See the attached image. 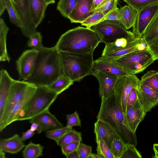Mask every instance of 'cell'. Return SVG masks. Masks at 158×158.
<instances>
[{"label": "cell", "mask_w": 158, "mask_h": 158, "mask_svg": "<svg viewBox=\"0 0 158 158\" xmlns=\"http://www.w3.org/2000/svg\"><path fill=\"white\" fill-rule=\"evenodd\" d=\"M9 28L3 19H0V61L9 62L10 58L8 54L6 44L7 35Z\"/></svg>", "instance_id": "obj_26"}, {"label": "cell", "mask_w": 158, "mask_h": 158, "mask_svg": "<svg viewBox=\"0 0 158 158\" xmlns=\"http://www.w3.org/2000/svg\"><path fill=\"white\" fill-rule=\"evenodd\" d=\"M30 84L23 81L14 80L10 87L6 100L4 113L0 119V131L5 128L7 118L15 106L23 98Z\"/></svg>", "instance_id": "obj_10"}, {"label": "cell", "mask_w": 158, "mask_h": 158, "mask_svg": "<svg viewBox=\"0 0 158 158\" xmlns=\"http://www.w3.org/2000/svg\"><path fill=\"white\" fill-rule=\"evenodd\" d=\"M30 129L33 131H36L38 134L41 133L43 131V129L41 127L39 124L34 123L31 124Z\"/></svg>", "instance_id": "obj_50"}, {"label": "cell", "mask_w": 158, "mask_h": 158, "mask_svg": "<svg viewBox=\"0 0 158 158\" xmlns=\"http://www.w3.org/2000/svg\"><path fill=\"white\" fill-rule=\"evenodd\" d=\"M65 156L67 158H80L77 150L71 152Z\"/></svg>", "instance_id": "obj_51"}, {"label": "cell", "mask_w": 158, "mask_h": 158, "mask_svg": "<svg viewBox=\"0 0 158 158\" xmlns=\"http://www.w3.org/2000/svg\"><path fill=\"white\" fill-rule=\"evenodd\" d=\"M158 12V3L148 6L138 11L132 32L136 37H142L147 27Z\"/></svg>", "instance_id": "obj_13"}, {"label": "cell", "mask_w": 158, "mask_h": 158, "mask_svg": "<svg viewBox=\"0 0 158 158\" xmlns=\"http://www.w3.org/2000/svg\"><path fill=\"white\" fill-rule=\"evenodd\" d=\"M127 149L126 144L121 139H114L111 144L110 150L114 158H121Z\"/></svg>", "instance_id": "obj_34"}, {"label": "cell", "mask_w": 158, "mask_h": 158, "mask_svg": "<svg viewBox=\"0 0 158 158\" xmlns=\"http://www.w3.org/2000/svg\"><path fill=\"white\" fill-rule=\"evenodd\" d=\"M96 140L97 155L98 158H114L110 149L102 139L96 135Z\"/></svg>", "instance_id": "obj_33"}, {"label": "cell", "mask_w": 158, "mask_h": 158, "mask_svg": "<svg viewBox=\"0 0 158 158\" xmlns=\"http://www.w3.org/2000/svg\"><path fill=\"white\" fill-rule=\"evenodd\" d=\"M89 158H98V157L97 156V154H95L92 153V154H91V155Z\"/></svg>", "instance_id": "obj_56"}, {"label": "cell", "mask_w": 158, "mask_h": 158, "mask_svg": "<svg viewBox=\"0 0 158 158\" xmlns=\"http://www.w3.org/2000/svg\"><path fill=\"white\" fill-rule=\"evenodd\" d=\"M77 0H59L56 9L64 17L69 18L74 8Z\"/></svg>", "instance_id": "obj_32"}, {"label": "cell", "mask_w": 158, "mask_h": 158, "mask_svg": "<svg viewBox=\"0 0 158 158\" xmlns=\"http://www.w3.org/2000/svg\"><path fill=\"white\" fill-rule=\"evenodd\" d=\"M141 87L140 80L135 74H129L120 78L114 87V95L123 113L126 114L129 95L134 88Z\"/></svg>", "instance_id": "obj_9"}, {"label": "cell", "mask_w": 158, "mask_h": 158, "mask_svg": "<svg viewBox=\"0 0 158 158\" xmlns=\"http://www.w3.org/2000/svg\"><path fill=\"white\" fill-rule=\"evenodd\" d=\"M8 12L10 22L20 29L22 24L20 20L14 9L10 0H3Z\"/></svg>", "instance_id": "obj_37"}, {"label": "cell", "mask_w": 158, "mask_h": 158, "mask_svg": "<svg viewBox=\"0 0 158 158\" xmlns=\"http://www.w3.org/2000/svg\"><path fill=\"white\" fill-rule=\"evenodd\" d=\"M141 84L147 85L158 93V71H148L140 80Z\"/></svg>", "instance_id": "obj_30"}, {"label": "cell", "mask_w": 158, "mask_h": 158, "mask_svg": "<svg viewBox=\"0 0 158 158\" xmlns=\"http://www.w3.org/2000/svg\"><path fill=\"white\" fill-rule=\"evenodd\" d=\"M44 1L48 5L54 3L55 2V0H44Z\"/></svg>", "instance_id": "obj_55"}, {"label": "cell", "mask_w": 158, "mask_h": 158, "mask_svg": "<svg viewBox=\"0 0 158 158\" xmlns=\"http://www.w3.org/2000/svg\"><path fill=\"white\" fill-rule=\"evenodd\" d=\"M5 152L0 149V158H5Z\"/></svg>", "instance_id": "obj_54"}, {"label": "cell", "mask_w": 158, "mask_h": 158, "mask_svg": "<svg viewBox=\"0 0 158 158\" xmlns=\"http://www.w3.org/2000/svg\"><path fill=\"white\" fill-rule=\"evenodd\" d=\"M158 37V12L151 21L141 38L148 46Z\"/></svg>", "instance_id": "obj_27"}, {"label": "cell", "mask_w": 158, "mask_h": 158, "mask_svg": "<svg viewBox=\"0 0 158 158\" xmlns=\"http://www.w3.org/2000/svg\"><path fill=\"white\" fill-rule=\"evenodd\" d=\"M25 146L23 141L17 134L11 137L0 140V149L11 154L17 153Z\"/></svg>", "instance_id": "obj_24"}, {"label": "cell", "mask_w": 158, "mask_h": 158, "mask_svg": "<svg viewBox=\"0 0 158 158\" xmlns=\"http://www.w3.org/2000/svg\"><path fill=\"white\" fill-rule=\"evenodd\" d=\"M90 28L98 34L101 42L105 44L113 43L123 38L136 37L132 32L126 29L119 21H102Z\"/></svg>", "instance_id": "obj_7"}, {"label": "cell", "mask_w": 158, "mask_h": 158, "mask_svg": "<svg viewBox=\"0 0 158 158\" xmlns=\"http://www.w3.org/2000/svg\"><path fill=\"white\" fill-rule=\"evenodd\" d=\"M104 1V0H93L91 12L94 13Z\"/></svg>", "instance_id": "obj_49"}, {"label": "cell", "mask_w": 158, "mask_h": 158, "mask_svg": "<svg viewBox=\"0 0 158 158\" xmlns=\"http://www.w3.org/2000/svg\"><path fill=\"white\" fill-rule=\"evenodd\" d=\"M29 122L31 124L35 123L39 124L42 128L43 131L64 127L63 124L49 110L35 116L30 120Z\"/></svg>", "instance_id": "obj_21"}, {"label": "cell", "mask_w": 158, "mask_h": 158, "mask_svg": "<svg viewBox=\"0 0 158 158\" xmlns=\"http://www.w3.org/2000/svg\"><path fill=\"white\" fill-rule=\"evenodd\" d=\"M128 5L139 11L149 6L158 3V0H123Z\"/></svg>", "instance_id": "obj_35"}, {"label": "cell", "mask_w": 158, "mask_h": 158, "mask_svg": "<svg viewBox=\"0 0 158 158\" xmlns=\"http://www.w3.org/2000/svg\"><path fill=\"white\" fill-rule=\"evenodd\" d=\"M62 75L74 81L93 75V52L73 53L59 52Z\"/></svg>", "instance_id": "obj_4"}, {"label": "cell", "mask_w": 158, "mask_h": 158, "mask_svg": "<svg viewBox=\"0 0 158 158\" xmlns=\"http://www.w3.org/2000/svg\"><path fill=\"white\" fill-rule=\"evenodd\" d=\"M148 49V45L141 37L123 38L113 43L105 44L101 56L118 59L133 52Z\"/></svg>", "instance_id": "obj_6"}, {"label": "cell", "mask_w": 158, "mask_h": 158, "mask_svg": "<svg viewBox=\"0 0 158 158\" xmlns=\"http://www.w3.org/2000/svg\"><path fill=\"white\" fill-rule=\"evenodd\" d=\"M94 125V131L96 135L102 139L110 150L111 143L114 139H121L115 128L107 122L97 119Z\"/></svg>", "instance_id": "obj_18"}, {"label": "cell", "mask_w": 158, "mask_h": 158, "mask_svg": "<svg viewBox=\"0 0 158 158\" xmlns=\"http://www.w3.org/2000/svg\"><path fill=\"white\" fill-rule=\"evenodd\" d=\"M139 100L137 98L134 103L127 108L126 116L131 131L135 133L139 125L146 114Z\"/></svg>", "instance_id": "obj_16"}, {"label": "cell", "mask_w": 158, "mask_h": 158, "mask_svg": "<svg viewBox=\"0 0 158 158\" xmlns=\"http://www.w3.org/2000/svg\"><path fill=\"white\" fill-rule=\"evenodd\" d=\"M156 60H158V37L148 46Z\"/></svg>", "instance_id": "obj_46"}, {"label": "cell", "mask_w": 158, "mask_h": 158, "mask_svg": "<svg viewBox=\"0 0 158 158\" xmlns=\"http://www.w3.org/2000/svg\"><path fill=\"white\" fill-rule=\"evenodd\" d=\"M22 24L23 34L30 38L36 31L30 18L28 0H10Z\"/></svg>", "instance_id": "obj_11"}, {"label": "cell", "mask_w": 158, "mask_h": 158, "mask_svg": "<svg viewBox=\"0 0 158 158\" xmlns=\"http://www.w3.org/2000/svg\"><path fill=\"white\" fill-rule=\"evenodd\" d=\"M153 150L154 153V156L152 157L158 158V143L153 144Z\"/></svg>", "instance_id": "obj_53"}, {"label": "cell", "mask_w": 158, "mask_h": 158, "mask_svg": "<svg viewBox=\"0 0 158 158\" xmlns=\"http://www.w3.org/2000/svg\"><path fill=\"white\" fill-rule=\"evenodd\" d=\"M72 129V127L67 126L61 128L48 130L46 131V136L55 142L68 131Z\"/></svg>", "instance_id": "obj_38"}, {"label": "cell", "mask_w": 158, "mask_h": 158, "mask_svg": "<svg viewBox=\"0 0 158 158\" xmlns=\"http://www.w3.org/2000/svg\"><path fill=\"white\" fill-rule=\"evenodd\" d=\"M95 70L114 75L120 77L130 74L127 69L118 63L117 59L102 56L94 61L93 71Z\"/></svg>", "instance_id": "obj_14"}, {"label": "cell", "mask_w": 158, "mask_h": 158, "mask_svg": "<svg viewBox=\"0 0 158 158\" xmlns=\"http://www.w3.org/2000/svg\"><path fill=\"white\" fill-rule=\"evenodd\" d=\"M93 75L99 82V94L101 98H108L114 94L115 85L120 77L97 70H93Z\"/></svg>", "instance_id": "obj_15"}, {"label": "cell", "mask_w": 158, "mask_h": 158, "mask_svg": "<svg viewBox=\"0 0 158 158\" xmlns=\"http://www.w3.org/2000/svg\"><path fill=\"white\" fill-rule=\"evenodd\" d=\"M92 147L81 143L77 150L80 158H89L92 154Z\"/></svg>", "instance_id": "obj_43"}, {"label": "cell", "mask_w": 158, "mask_h": 158, "mask_svg": "<svg viewBox=\"0 0 158 158\" xmlns=\"http://www.w3.org/2000/svg\"><path fill=\"white\" fill-rule=\"evenodd\" d=\"M35 133L30 129L25 132H23V135L21 137V139L23 141H26L32 137Z\"/></svg>", "instance_id": "obj_48"}, {"label": "cell", "mask_w": 158, "mask_h": 158, "mask_svg": "<svg viewBox=\"0 0 158 158\" xmlns=\"http://www.w3.org/2000/svg\"><path fill=\"white\" fill-rule=\"evenodd\" d=\"M58 95L47 86L37 87L26 107L17 121L30 120L47 110Z\"/></svg>", "instance_id": "obj_5"}, {"label": "cell", "mask_w": 158, "mask_h": 158, "mask_svg": "<svg viewBox=\"0 0 158 158\" xmlns=\"http://www.w3.org/2000/svg\"><path fill=\"white\" fill-rule=\"evenodd\" d=\"M38 51L34 49L23 52L16 61L19 80L24 81L33 73L35 69Z\"/></svg>", "instance_id": "obj_12"}, {"label": "cell", "mask_w": 158, "mask_h": 158, "mask_svg": "<svg viewBox=\"0 0 158 158\" xmlns=\"http://www.w3.org/2000/svg\"><path fill=\"white\" fill-rule=\"evenodd\" d=\"M120 22L127 30L132 27L136 21L138 11L128 5L121 7Z\"/></svg>", "instance_id": "obj_25"}, {"label": "cell", "mask_w": 158, "mask_h": 158, "mask_svg": "<svg viewBox=\"0 0 158 158\" xmlns=\"http://www.w3.org/2000/svg\"><path fill=\"white\" fill-rule=\"evenodd\" d=\"M5 69H2L0 75V119L2 117L6 100L14 81Z\"/></svg>", "instance_id": "obj_22"}, {"label": "cell", "mask_w": 158, "mask_h": 158, "mask_svg": "<svg viewBox=\"0 0 158 158\" xmlns=\"http://www.w3.org/2000/svg\"><path fill=\"white\" fill-rule=\"evenodd\" d=\"M6 9L5 2L3 0H0V15L1 16Z\"/></svg>", "instance_id": "obj_52"}, {"label": "cell", "mask_w": 158, "mask_h": 158, "mask_svg": "<svg viewBox=\"0 0 158 158\" xmlns=\"http://www.w3.org/2000/svg\"><path fill=\"white\" fill-rule=\"evenodd\" d=\"M104 16L102 11L98 10L81 23L82 26L90 28L92 26L99 23Z\"/></svg>", "instance_id": "obj_36"}, {"label": "cell", "mask_w": 158, "mask_h": 158, "mask_svg": "<svg viewBox=\"0 0 158 158\" xmlns=\"http://www.w3.org/2000/svg\"><path fill=\"white\" fill-rule=\"evenodd\" d=\"M27 45L32 49L39 50L44 46L42 42V36L40 32L36 31L30 38L27 42Z\"/></svg>", "instance_id": "obj_39"}, {"label": "cell", "mask_w": 158, "mask_h": 158, "mask_svg": "<svg viewBox=\"0 0 158 158\" xmlns=\"http://www.w3.org/2000/svg\"><path fill=\"white\" fill-rule=\"evenodd\" d=\"M74 81L63 75L47 87L59 95L73 84Z\"/></svg>", "instance_id": "obj_28"}, {"label": "cell", "mask_w": 158, "mask_h": 158, "mask_svg": "<svg viewBox=\"0 0 158 158\" xmlns=\"http://www.w3.org/2000/svg\"><path fill=\"white\" fill-rule=\"evenodd\" d=\"M100 42L95 31L79 26L62 35L55 46L59 52L85 53L93 52Z\"/></svg>", "instance_id": "obj_2"}, {"label": "cell", "mask_w": 158, "mask_h": 158, "mask_svg": "<svg viewBox=\"0 0 158 158\" xmlns=\"http://www.w3.org/2000/svg\"><path fill=\"white\" fill-rule=\"evenodd\" d=\"M82 141V134L81 132L72 129L68 131L56 141L58 146L64 145L74 142Z\"/></svg>", "instance_id": "obj_31"}, {"label": "cell", "mask_w": 158, "mask_h": 158, "mask_svg": "<svg viewBox=\"0 0 158 158\" xmlns=\"http://www.w3.org/2000/svg\"><path fill=\"white\" fill-rule=\"evenodd\" d=\"M127 149L121 158H142V156L140 152L133 144H126Z\"/></svg>", "instance_id": "obj_41"}, {"label": "cell", "mask_w": 158, "mask_h": 158, "mask_svg": "<svg viewBox=\"0 0 158 158\" xmlns=\"http://www.w3.org/2000/svg\"><path fill=\"white\" fill-rule=\"evenodd\" d=\"M156 60L149 49L133 52L117 59L130 74L142 72Z\"/></svg>", "instance_id": "obj_8"}, {"label": "cell", "mask_w": 158, "mask_h": 158, "mask_svg": "<svg viewBox=\"0 0 158 158\" xmlns=\"http://www.w3.org/2000/svg\"><path fill=\"white\" fill-rule=\"evenodd\" d=\"M101 98L97 119L102 120L112 126L125 143L133 144L136 146L137 141L136 133L130 129L126 114L116 101L114 94L107 98Z\"/></svg>", "instance_id": "obj_3"}, {"label": "cell", "mask_w": 158, "mask_h": 158, "mask_svg": "<svg viewBox=\"0 0 158 158\" xmlns=\"http://www.w3.org/2000/svg\"><path fill=\"white\" fill-rule=\"evenodd\" d=\"M31 20L36 28L43 20L48 6L44 0H28Z\"/></svg>", "instance_id": "obj_23"}, {"label": "cell", "mask_w": 158, "mask_h": 158, "mask_svg": "<svg viewBox=\"0 0 158 158\" xmlns=\"http://www.w3.org/2000/svg\"><path fill=\"white\" fill-rule=\"evenodd\" d=\"M38 51L35 69L23 81L37 87L48 86L62 75L60 52L55 46L51 48L44 47Z\"/></svg>", "instance_id": "obj_1"}, {"label": "cell", "mask_w": 158, "mask_h": 158, "mask_svg": "<svg viewBox=\"0 0 158 158\" xmlns=\"http://www.w3.org/2000/svg\"><path fill=\"white\" fill-rule=\"evenodd\" d=\"M118 0H104L97 10H101L104 15L118 7Z\"/></svg>", "instance_id": "obj_40"}, {"label": "cell", "mask_w": 158, "mask_h": 158, "mask_svg": "<svg viewBox=\"0 0 158 158\" xmlns=\"http://www.w3.org/2000/svg\"><path fill=\"white\" fill-rule=\"evenodd\" d=\"M137 98V92L135 88H133L130 93L128 97L127 108L133 104Z\"/></svg>", "instance_id": "obj_47"}, {"label": "cell", "mask_w": 158, "mask_h": 158, "mask_svg": "<svg viewBox=\"0 0 158 158\" xmlns=\"http://www.w3.org/2000/svg\"><path fill=\"white\" fill-rule=\"evenodd\" d=\"M120 18L121 9L118 8L105 15L100 22L105 20L119 21Z\"/></svg>", "instance_id": "obj_45"}, {"label": "cell", "mask_w": 158, "mask_h": 158, "mask_svg": "<svg viewBox=\"0 0 158 158\" xmlns=\"http://www.w3.org/2000/svg\"><path fill=\"white\" fill-rule=\"evenodd\" d=\"M81 142H74L64 145L61 146L62 154L66 156L71 152L77 150Z\"/></svg>", "instance_id": "obj_44"}, {"label": "cell", "mask_w": 158, "mask_h": 158, "mask_svg": "<svg viewBox=\"0 0 158 158\" xmlns=\"http://www.w3.org/2000/svg\"><path fill=\"white\" fill-rule=\"evenodd\" d=\"M37 87L30 84L23 98L14 106L9 115L4 126V128L14 122L17 121L26 107L29 100Z\"/></svg>", "instance_id": "obj_20"}, {"label": "cell", "mask_w": 158, "mask_h": 158, "mask_svg": "<svg viewBox=\"0 0 158 158\" xmlns=\"http://www.w3.org/2000/svg\"><path fill=\"white\" fill-rule=\"evenodd\" d=\"M44 147L40 144H35L32 142L26 145L22 152L24 158H37L43 155Z\"/></svg>", "instance_id": "obj_29"}, {"label": "cell", "mask_w": 158, "mask_h": 158, "mask_svg": "<svg viewBox=\"0 0 158 158\" xmlns=\"http://www.w3.org/2000/svg\"><path fill=\"white\" fill-rule=\"evenodd\" d=\"M93 0H77L76 4L69 15L72 23H81L94 13L91 12Z\"/></svg>", "instance_id": "obj_19"}, {"label": "cell", "mask_w": 158, "mask_h": 158, "mask_svg": "<svg viewBox=\"0 0 158 158\" xmlns=\"http://www.w3.org/2000/svg\"><path fill=\"white\" fill-rule=\"evenodd\" d=\"M67 120V126L72 127L74 126H81V120L79 118L78 114L75 111L72 114L66 115Z\"/></svg>", "instance_id": "obj_42"}, {"label": "cell", "mask_w": 158, "mask_h": 158, "mask_svg": "<svg viewBox=\"0 0 158 158\" xmlns=\"http://www.w3.org/2000/svg\"><path fill=\"white\" fill-rule=\"evenodd\" d=\"M136 89L137 98L146 113L158 105V93L151 87L141 84V87Z\"/></svg>", "instance_id": "obj_17"}]
</instances>
